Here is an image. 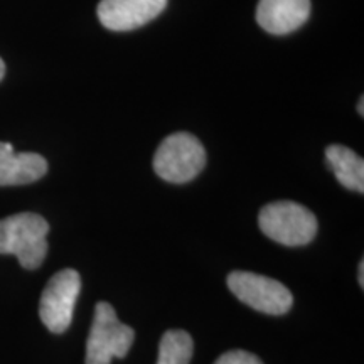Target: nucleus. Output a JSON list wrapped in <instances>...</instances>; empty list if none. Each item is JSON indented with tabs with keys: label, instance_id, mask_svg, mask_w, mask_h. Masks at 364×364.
I'll list each match as a JSON object with an SVG mask.
<instances>
[{
	"label": "nucleus",
	"instance_id": "obj_3",
	"mask_svg": "<svg viewBox=\"0 0 364 364\" xmlns=\"http://www.w3.org/2000/svg\"><path fill=\"white\" fill-rule=\"evenodd\" d=\"M206 166V150L201 140L188 132H177L162 140L154 156V171L172 184L193 181Z\"/></svg>",
	"mask_w": 364,
	"mask_h": 364
},
{
	"label": "nucleus",
	"instance_id": "obj_14",
	"mask_svg": "<svg viewBox=\"0 0 364 364\" xmlns=\"http://www.w3.org/2000/svg\"><path fill=\"white\" fill-rule=\"evenodd\" d=\"M4 75H6V65H4V61L0 59V80L4 78Z\"/></svg>",
	"mask_w": 364,
	"mask_h": 364
},
{
	"label": "nucleus",
	"instance_id": "obj_5",
	"mask_svg": "<svg viewBox=\"0 0 364 364\" xmlns=\"http://www.w3.org/2000/svg\"><path fill=\"white\" fill-rule=\"evenodd\" d=\"M228 287L236 299L268 316H284L294 306V295L282 282L258 273L231 272Z\"/></svg>",
	"mask_w": 364,
	"mask_h": 364
},
{
	"label": "nucleus",
	"instance_id": "obj_12",
	"mask_svg": "<svg viewBox=\"0 0 364 364\" xmlns=\"http://www.w3.org/2000/svg\"><path fill=\"white\" fill-rule=\"evenodd\" d=\"M215 364H263L262 359L257 354L243 351V349H233L220 356Z\"/></svg>",
	"mask_w": 364,
	"mask_h": 364
},
{
	"label": "nucleus",
	"instance_id": "obj_2",
	"mask_svg": "<svg viewBox=\"0 0 364 364\" xmlns=\"http://www.w3.org/2000/svg\"><path fill=\"white\" fill-rule=\"evenodd\" d=\"M262 233L285 247H304L317 235V218L311 209L294 201L267 204L258 216Z\"/></svg>",
	"mask_w": 364,
	"mask_h": 364
},
{
	"label": "nucleus",
	"instance_id": "obj_7",
	"mask_svg": "<svg viewBox=\"0 0 364 364\" xmlns=\"http://www.w3.org/2000/svg\"><path fill=\"white\" fill-rule=\"evenodd\" d=\"M167 0H102L98 19L110 31H132L145 26L161 14Z\"/></svg>",
	"mask_w": 364,
	"mask_h": 364
},
{
	"label": "nucleus",
	"instance_id": "obj_6",
	"mask_svg": "<svg viewBox=\"0 0 364 364\" xmlns=\"http://www.w3.org/2000/svg\"><path fill=\"white\" fill-rule=\"evenodd\" d=\"M81 292V277L73 268H65L53 275L43 290L39 317L53 334H63L71 326L76 300Z\"/></svg>",
	"mask_w": 364,
	"mask_h": 364
},
{
	"label": "nucleus",
	"instance_id": "obj_9",
	"mask_svg": "<svg viewBox=\"0 0 364 364\" xmlns=\"http://www.w3.org/2000/svg\"><path fill=\"white\" fill-rule=\"evenodd\" d=\"M48 172V161L34 152H14L11 144L0 142V186H24Z\"/></svg>",
	"mask_w": 364,
	"mask_h": 364
},
{
	"label": "nucleus",
	"instance_id": "obj_10",
	"mask_svg": "<svg viewBox=\"0 0 364 364\" xmlns=\"http://www.w3.org/2000/svg\"><path fill=\"white\" fill-rule=\"evenodd\" d=\"M329 167L346 189L364 193V162L354 150L344 145H329L326 149Z\"/></svg>",
	"mask_w": 364,
	"mask_h": 364
},
{
	"label": "nucleus",
	"instance_id": "obj_13",
	"mask_svg": "<svg viewBox=\"0 0 364 364\" xmlns=\"http://www.w3.org/2000/svg\"><path fill=\"white\" fill-rule=\"evenodd\" d=\"M358 273H359V277H358V280H359V287H361V289H364V262L361 260L359 262V268H358Z\"/></svg>",
	"mask_w": 364,
	"mask_h": 364
},
{
	"label": "nucleus",
	"instance_id": "obj_11",
	"mask_svg": "<svg viewBox=\"0 0 364 364\" xmlns=\"http://www.w3.org/2000/svg\"><path fill=\"white\" fill-rule=\"evenodd\" d=\"M194 353L193 338L186 331L164 332L159 343L157 364H189Z\"/></svg>",
	"mask_w": 364,
	"mask_h": 364
},
{
	"label": "nucleus",
	"instance_id": "obj_8",
	"mask_svg": "<svg viewBox=\"0 0 364 364\" xmlns=\"http://www.w3.org/2000/svg\"><path fill=\"white\" fill-rule=\"evenodd\" d=\"M311 14V0H260L257 21L262 29L275 36L294 33Z\"/></svg>",
	"mask_w": 364,
	"mask_h": 364
},
{
	"label": "nucleus",
	"instance_id": "obj_15",
	"mask_svg": "<svg viewBox=\"0 0 364 364\" xmlns=\"http://www.w3.org/2000/svg\"><path fill=\"white\" fill-rule=\"evenodd\" d=\"M363 97H361V100H359V108H358V110H359V115H364V102H363Z\"/></svg>",
	"mask_w": 364,
	"mask_h": 364
},
{
	"label": "nucleus",
	"instance_id": "obj_1",
	"mask_svg": "<svg viewBox=\"0 0 364 364\" xmlns=\"http://www.w3.org/2000/svg\"><path fill=\"white\" fill-rule=\"evenodd\" d=\"M49 223L36 213L0 220V255H14L26 270L43 265L48 255Z\"/></svg>",
	"mask_w": 364,
	"mask_h": 364
},
{
	"label": "nucleus",
	"instance_id": "obj_4",
	"mask_svg": "<svg viewBox=\"0 0 364 364\" xmlns=\"http://www.w3.org/2000/svg\"><path fill=\"white\" fill-rule=\"evenodd\" d=\"M135 332L120 321L108 302H98L86 341V364H110L125 358L134 344Z\"/></svg>",
	"mask_w": 364,
	"mask_h": 364
}]
</instances>
